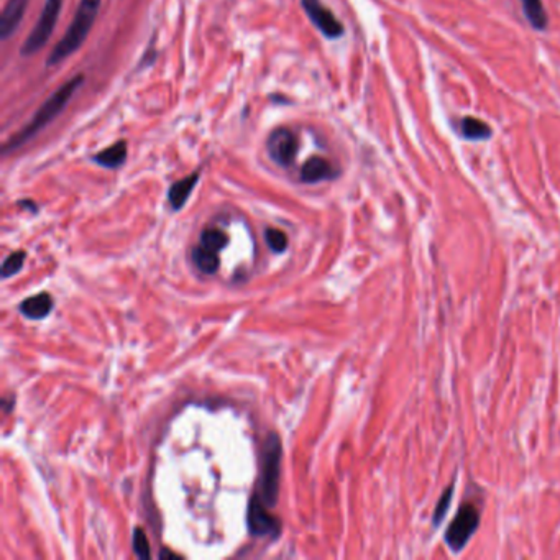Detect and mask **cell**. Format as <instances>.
Segmentation results:
<instances>
[{"instance_id": "1", "label": "cell", "mask_w": 560, "mask_h": 560, "mask_svg": "<svg viewBox=\"0 0 560 560\" xmlns=\"http://www.w3.org/2000/svg\"><path fill=\"white\" fill-rule=\"evenodd\" d=\"M82 82H84V76L77 74L74 77H71L69 81H66L58 91H55L53 94L46 99L43 106L36 111V113L32 117V121H30L27 125L22 128V130H20L7 145H5L4 153L7 155L10 152H13V150H18L20 147H23V145L30 142V140H32L36 133H40V130H43L48 123L53 122L55 118L65 111L67 102L71 101V97L74 96V92L82 86Z\"/></svg>"}, {"instance_id": "2", "label": "cell", "mask_w": 560, "mask_h": 560, "mask_svg": "<svg viewBox=\"0 0 560 560\" xmlns=\"http://www.w3.org/2000/svg\"><path fill=\"white\" fill-rule=\"evenodd\" d=\"M99 9L101 0H81L67 32L58 41V45L51 50L48 60H46V66L53 67L63 63L74 51L81 48L87 38V35L91 32L92 25L96 22Z\"/></svg>"}, {"instance_id": "3", "label": "cell", "mask_w": 560, "mask_h": 560, "mask_svg": "<svg viewBox=\"0 0 560 560\" xmlns=\"http://www.w3.org/2000/svg\"><path fill=\"white\" fill-rule=\"evenodd\" d=\"M281 442L276 434H269L263 447V470H262V500L268 508H273L278 501L279 475H281Z\"/></svg>"}, {"instance_id": "4", "label": "cell", "mask_w": 560, "mask_h": 560, "mask_svg": "<svg viewBox=\"0 0 560 560\" xmlns=\"http://www.w3.org/2000/svg\"><path fill=\"white\" fill-rule=\"evenodd\" d=\"M480 526V510L475 503H461L454 521L450 522L447 531L444 534V541L450 547V551L459 554L465 549L471 536Z\"/></svg>"}, {"instance_id": "5", "label": "cell", "mask_w": 560, "mask_h": 560, "mask_svg": "<svg viewBox=\"0 0 560 560\" xmlns=\"http://www.w3.org/2000/svg\"><path fill=\"white\" fill-rule=\"evenodd\" d=\"M61 5H63V0H45L43 12H41L38 22L35 23L32 33L27 36V40L22 45L20 55L33 56L41 48H45V45L50 41V36L53 35L56 23H58Z\"/></svg>"}, {"instance_id": "6", "label": "cell", "mask_w": 560, "mask_h": 560, "mask_svg": "<svg viewBox=\"0 0 560 560\" xmlns=\"http://www.w3.org/2000/svg\"><path fill=\"white\" fill-rule=\"evenodd\" d=\"M299 150L298 135L288 127H278L268 135L267 152L269 158L279 166H291Z\"/></svg>"}, {"instance_id": "7", "label": "cell", "mask_w": 560, "mask_h": 560, "mask_svg": "<svg viewBox=\"0 0 560 560\" xmlns=\"http://www.w3.org/2000/svg\"><path fill=\"white\" fill-rule=\"evenodd\" d=\"M247 521L250 532L257 537H264V536L278 537L279 532H281V522H279L278 517H274L271 513L268 511V506L264 505L263 500L258 495H255L250 500Z\"/></svg>"}, {"instance_id": "8", "label": "cell", "mask_w": 560, "mask_h": 560, "mask_svg": "<svg viewBox=\"0 0 560 560\" xmlns=\"http://www.w3.org/2000/svg\"><path fill=\"white\" fill-rule=\"evenodd\" d=\"M306 15L315 28L323 33L325 38L337 40L344 35V25H342L332 10H329L320 0H301Z\"/></svg>"}, {"instance_id": "9", "label": "cell", "mask_w": 560, "mask_h": 560, "mask_svg": "<svg viewBox=\"0 0 560 560\" xmlns=\"http://www.w3.org/2000/svg\"><path fill=\"white\" fill-rule=\"evenodd\" d=\"M339 176V169L329 159L323 157H310L301 168V181L304 184H318Z\"/></svg>"}, {"instance_id": "10", "label": "cell", "mask_w": 560, "mask_h": 560, "mask_svg": "<svg viewBox=\"0 0 560 560\" xmlns=\"http://www.w3.org/2000/svg\"><path fill=\"white\" fill-rule=\"evenodd\" d=\"M30 0H9L0 15V38L7 40L17 32L20 22L23 20L25 10Z\"/></svg>"}, {"instance_id": "11", "label": "cell", "mask_w": 560, "mask_h": 560, "mask_svg": "<svg viewBox=\"0 0 560 560\" xmlns=\"http://www.w3.org/2000/svg\"><path fill=\"white\" fill-rule=\"evenodd\" d=\"M199 178H201V173L199 171H196V173L186 176V178L176 181V183L171 184V188L168 191V201L174 211L183 209L184 204L189 199V196L193 194L194 188L198 186Z\"/></svg>"}, {"instance_id": "12", "label": "cell", "mask_w": 560, "mask_h": 560, "mask_svg": "<svg viewBox=\"0 0 560 560\" xmlns=\"http://www.w3.org/2000/svg\"><path fill=\"white\" fill-rule=\"evenodd\" d=\"M459 132L460 137L469 140V142H485V140H490L493 130L491 127L481 118L466 116L460 118L459 123Z\"/></svg>"}, {"instance_id": "13", "label": "cell", "mask_w": 560, "mask_h": 560, "mask_svg": "<svg viewBox=\"0 0 560 560\" xmlns=\"http://www.w3.org/2000/svg\"><path fill=\"white\" fill-rule=\"evenodd\" d=\"M51 309H53V299H51L48 293L35 294V296L27 298L20 304V313L32 320L45 319L51 313Z\"/></svg>"}, {"instance_id": "14", "label": "cell", "mask_w": 560, "mask_h": 560, "mask_svg": "<svg viewBox=\"0 0 560 560\" xmlns=\"http://www.w3.org/2000/svg\"><path fill=\"white\" fill-rule=\"evenodd\" d=\"M127 159V142L121 140L92 157V162L107 169H118Z\"/></svg>"}, {"instance_id": "15", "label": "cell", "mask_w": 560, "mask_h": 560, "mask_svg": "<svg viewBox=\"0 0 560 560\" xmlns=\"http://www.w3.org/2000/svg\"><path fill=\"white\" fill-rule=\"evenodd\" d=\"M521 7L527 23L536 32H546L549 27V17L542 0H521Z\"/></svg>"}, {"instance_id": "16", "label": "cell", "mask_w": 560, "mask_h": 560, "mask_svg": "<svg viewBox=\"0 0 560 560\" xmlns=\"http://www.w3.org/2000/svg\"><path fill=\"white\" fill-rule=\"evenodd\" d=\"M193 260L196 263V267H198L202 273H207V274H212L217 271V268H219V255H217V252H212L209 248L198 245L193 250Z\"/></svg>"}, {"instance_id": "17", "label": "cell", "mask_w": 560, "mask_h": 560, "mask_svg": "<svg viewBox=\"0 0 560 560\" xmlns=\"http://www.w3.org/2000/svg\"><path fill=\"white\" fill-rule=\"evenodd\" d=\"M227 243H229V237L220 229H206L201 235V245L212 252L219 253L227 247Z\"/></svg>"}, {"instance_id": "18", "label": "cell", "mask_w": 560, "mask_h": 560, "mask_svg": "<svg viewBox=\"0 0 560 560\" xmlns=\"http://www.w3.org/2000/svg\"><path fill=\"white\" fill-rule=\"evenodd\" d=\"M454 491H455V483H450L447 488L442 495H440V500L437 503V506H435V511H434V516H432V525L434 527H437L442 520L447 515L449 508H450V503H452V498H454Z\"/></svg>"}, {"instance_id": "19", "label": "cell", "mask_w": 560, "mask_h": 560, "mask_svg": "<svg viewBox=\"0 0 560 560\" xmlns=\"http://www.w3.org/2000/svg\"><path fill=\"white\" fill-rule=\"evenodd\" d=\"M25 258H27V253H25L23 250L10 253V255L5 258L4 264H2V278H10V276H13L15 273H18L20 269L23 268Z\"/></svg>"}, {"instance_id": "20", "label": "cell", "mask_w": 560, "mask_h": 560, "mask_svg": "<svg viewBox=\"0 0 560 560\" xmlns=\"http://www.w3.org/2000/svg\"><path fill=\"white\" fill-rule=\"evenodd\" d=\"M264 238H267V243L271 252L274 253L286 252L288 237L284 235V232L278 229H267V232H264Z\"/></svg>"}, {"instance_id": "21", "label": "cell", "mask_w": 560, "mask_h": 560, "mask_svg": "<svg viewBox=\"0 0 560 560\" xmlns=\"http://www.w3.org/2000/svg\"><path fill=\"white\" fill-rule=\"evenodd\" d=\"M133 551L140 559H150L152 552H150L148 539L145 536V532L140 527H135L133 531Z\"/></svg>"}]
</instances>
